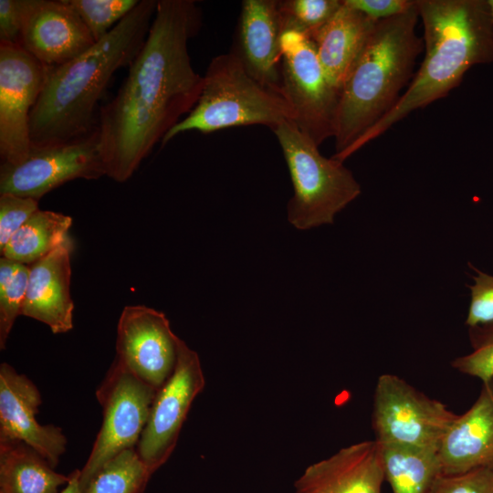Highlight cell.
<instances>
[{
    "instance_id": "1",
    "label": "cell",
    "mask_w": 493,
    "mask_h": 493,
    "mask_svg": "<svg viewBox=\"0 0 493 493\" xmlns=\"http://www.w3.org/2000/svg\"><path fill=\"white\" fill-rule=\"evenodd\" d=\"M193 0H158L149 33L96 131L106 176L129 180L157 142L188 114L204 77L192 66L189 40L201 27Z\"/></svg>"
},
{
    "instance_id": "2",
    "label": "cell",
    "mask_w": 493,
    "mask_h": 493,
    "mask_svg": "<svg viewBox=\"0 0 493 493\" xmlns=\"http://www.w3.org/2000/svg\"><path fill=\"white\" fill-rule=\"evenodd\" d=\"M158 1L141 0L103 38L79 57L48 68L30 114L31 147L75 141L97 126L95 111L113 74L130 66L149 33Z\"/></svg>"
},
{
    "instance_id": "3",
    "label": "cell",
    "mask_w": 493,
    "mask_h": 493,
    "mask_svg": "<svg viewBox=\"0 0 493 493\" xmlns=\"http://www.w3.org/2000/svg\"><path fill=\"white\" fill-rule=\"evenodd\" d=\"M425 58L395 106L340 155L344 162L414 110L457 87L475 65L493 62V24L487 0H417Z\"/></svg>"
},
{
    "instance_id": "4",
    "label": "cell",
    "mask_w": 493,
    "mask_h": 493,
    "mask_svg": "<svg viewBox=\"0 0 493 493\" xmlns=\"http://www.w3.org/2000/svg\"><path fill=\"white\" fill-rule=\"evenodd\" d=\"M417 0L407 12L376 23L340 90L335 153L340 155L385 116L413 76L424 40L415 27Z\"/></svg>"
},
{
    "instance_id": "5",
    "label": "cell",
    "mask_w": 493,
    "mask_h": 493,
    "mask_svg": "<svg viewBox=\"0 0 493 493\" xmlns=\"http://www.w3.org/2000/svg\"><path fill=\"white\" fill-rule=\"evenodd\" d=\"M203 77L197 103L164 136L162 145L190 131L209 133L254 124L273 130L284 121H294L283 94L256 80L231 51L215 57Z\"/></svg>"
},
{
    "instance_id": "6",
    "label": "cell",
    "mask_w": 493,
    "mask_h": 493,
    "mask_svg": "<svg viewBox=\"0 0 493 493\" xmlns=\"http://www.w3.org/2000/svg\"><path fill=\"white\" fill-rule=\"evenodd\" d=\"M293 184L288 220L297 229L330 225L335 215L361 194V185L343 163L327 158L293 121L273 130Z\"/></svg>"
},
{
    "instance_id": "7",
    "label": "cell",
    "mask_w": 493,
    "mask_h": 493,
    "mask_svg": "<svg viewBox=\"0 0 493 493\" xmlns=\"http://www.w3.org/2000/svg\"><path fill=\"white\" fill-rule=\"evenodd\" d=\"M456 415L397 375L384 373L377 379L372 427L381 446L438 451Z\"/></svg>"
},
{
    "instance_id": "8",
    "label": "cell",
    "mask_w": 493,
    "mask_h": 493,
    "mask_svg": "<svg viewBox=\"0 0 493 493\" xmlns=\"http://www.w3.org/2000/svg\"><path fill=\"white\" fill-rule=\"evenodd\" d=\"M156 392L114 359L96 392L103 420L88 460L80 469L82 491L107 463L125 450L136 449Z\"/></svg>"
},
{
    "instance_id": "9",
    "label": "cell",
    "mask_w": 493,
    "mask_h": 493,
    "mask_svg": "<svg viewBox=\"0 0 493 493\" xmlns=\"http://www.w3.org/2000/svg\"><path fill=\"white\" fill-rule=\"evenodd\" d=\"M280 70L281 91L294 112V122L320 146L334 136L340 92L328 80L308 35L284 31Z\"/></svg>"
},
{
    "instance_id": "10",
    "label": "cell",
    "mask_w": 493,
    "mask_h": 493,
    "mask_svg": "<svg viewBox=\"0 0 493 493\" xmlns=\"http://www.w3.org/2000/svg\"><path fill=\"white\" fill-rule=\"evenodd\" d=\"M106 175L96 129L72 142L31 147L17 164L1 163L0 194L39 200L75 179L96 180Z\"/></svg>"
},
{
    "instance_id": "11",
    "label": "cell",
    "mask_w": 493,
    "mask_h": 493,
    "mask_svg": "<svg viewBox=\"0 0 493 493\" xmlns=\"http://www.w3.org/2000/svg\"><path fill=\"white\" fill-rule=\"evenodd\" d=\"M205 379L197 352L179 338L173 372L157 390L136 452L152 475L171 456Z\"/></svg>"
},
{
    "instance_id": "12",
    "label": "cell",
    "mask_w": 493,
    "mask_h": 493,
    "mask_svg": "<svg viewBox=\"0 0 493 493\" xmlns=\"http://www.w3.org/2000/svg\"><path fill=\"white\" fill-rule=\"evenodd\" d=\"M48 67L18 45L0 43L1 163L17 164L31 150L30 114Z\"/></svg>"
},
{
    "instance_id": "13",
    "label": "cell",
    "mask_w": 493,
    "mask_h": 493,
    "mask_svg": "<svg viewBox=\"0 0 493 493\" xmlns=\"http://www.w3.org/2000/svg\"><path fill=\"white\" fill-rule=\"evenodd\" d=\"M178 341L163 312L144 305L126 306L118 321L116 359L158 390L173 372Z\"/></svg>"
},
{
    "instance_id": "14",
    "label": "cell",
    "mask_w": 493,
    "mask_h": 493,
    "mask_svg": "<svg viewBox=\"0 0 493 493\" xmlns=\"http://www.w3.org/2000/svg\"><path fill=\"white\" fill-rule=\"evenodd\" d=\"M95 43L68 0H26L19 46L46 67L62 65Z\"/></svg>"
},
{
    "instance_id": "15",
    "label": "cell",
    "mask_w": 493,
    "mask_h": 493,
    "mask_svg": "<svg viewBox=\"0 0 493 493\" xmlns=\"http://www.w3.org/2000/svg\"><path fill=\"white\" fill-rule=\"evenodd\" d=\"M42 403L37 386L11 365H0V441H21L40 454L52 467L65 453L62 429L42 425L37 419Z\"/></svg>"
},
{
    "instance_id": "16",
    "label": "cell",
    "mask_w": 493,
    "mask_h": 493,
    "mask_svg": "<svg viewBox=\"0 0 493 493\" xmlns=\"http://www.w3.org/2000/svg\"><path fill=\"white\" fill-rule=\"evenodd\" d=\"M284 31L278 0H244L230 50L249 75L281 94V38Z\"/></svg>"
},
{
    "instance_id": "17",
    "label": "cell",
    "mask_w": 493,
    "mask_h": 493,
    "mask_svg": "<svg viewBox=\"0 0 493 493\" xmlns=\"http://www.w3.org/2000/svg\"><path fill=\"white\" fill-rule=\"evenodd\" d=\"M383 481L381 446L368 440L309 466L295 481V493H381Z\"/></svg>"
},
{
    "instance_id": "18",
    "label": "cell",
    "mask_w": 493,
    "mask_h": 493,
    "mask_svg": "<svg viewBox=\"0 0 493 493\" xmlns=\"http://www.w3.org/2000/svg\"><path fill=\"white\" fill-rule=\"evenodd\" d=\"M68 238L47 256L29 265V276L21 315L47 325L55 334L73 328L74 303L70 295V255Z\"/></svg>"
},
{
    "instance_id": "19",
    "label": "cell",
    "mask_w": 493,
    "mask_h": 493,
    "mask_svg": "<svg viewBox=\"0 0 493 493\" xmlns=\"http://www.w3.org/2000/svg\"><path fill=\"white\" fill-rule=\"evenodd\" d=\"M441 474L493 467V380L482 383L471 407L457 414L438 448Z\"/></svg>"
},
{
    "instance_id": "20",
    "label": "cell",
    "mask_w": 493,
    "mask_h": 493,
    "mask_svg": "<svg viewBox=\"0 0 493 493\" xmlns=\"http://www.w3.org/2000/svg\"><path fill=\"white\" fill-rule=\"evenodd\" d=\"M377 22L342 0L331 19L310 37L328 80L339 92Z\"/></svg>"
},
{
    "instance_id": "21",
    "label": "cell",
    "mask_w": 493,
    "mask_h": 493,
    "mask_svg": "<svg viewBox=\"0 0 493 493\" xmlns=\"http://www.w3.org/2000/svg\"><path fill=\"white\" fill-rule=\"evenodd\" d=\"M68 480L28 445L0 441V493H58Z\"/></svg>"
},
{
    "instance_id": "22",
    "label": "cell",
    "mask_w": 493,
    "mask_h": 493,
    "mask_svg": "<svg viewBox=\"0 0 493 493\" xmlns=\"http://www.w3.org/2000/svg\"><path fill=\"white\" fill-rule=\"evenodd\" d=\"M72 225L69 215L38 209L13 235L1 255L31 265L64 244Z\"/></svg>"
},
{
    "instance_id": "23",
    "label": "cell",
    "mask_w": 493,
    "mask_h": 493,
    "mask_svg": "<svg viewBox=\"0 0 493 493\" xmlns=\"http://www.w3.org/2000/svg\"><path fill=\"white\" fill-rule=\"evenodd\" d=\"M380 446L384 480L393 493H427L441 474L438 451Z\"/></svg>"
},
{
    "instance_id": "24",
    "label": "cell",
    "mask_w": 493,
    "mask_h": 493,
    "mask_svg": "<svg viewBox=\"0 0 493 493\" xmlns=\"http://www.w3.org/2000/svg\"><path fill=\"white\" fill-rule=\"evenodd\" d=\"M152 476L136 449H128L107 463L83 493H143Z\"/></svg>"
},
{
    "instance_id": "25",
    "label": "cell",
    "mask_w": 493,
    "mask_h": 493,
    "mask_svg": "<svg viewBox=\"0 0 493 493\" xmlns=\"http://www.w3.org/2000/svg\"><path fill=\"white\" fill-rule=\"evenodd\" d=\"M30 267L6 257L0 259V349L5 344L16 319L21 315Z\"/></svg>"
},
{
    "instance_id": "26",
    "label": "cell",
    "mask_w": 493,
    "mask_h": 493,
    "mask_svg": "<svg viewBox=\"0 0 493 493\" xmlns=\"http://www.w3.org/2000/svg\"><path fill=\"white\" fill-rule=\"evenodd\" d=\"M341 5L342 0H278L285 30H297L309 37L331 19Z\"/></svg>"
},
{
    "instance_id": "27",
    "label": "cell",
    "mask_w": 493,
    "mask_h": 493,
    "mask_svg": "<svg viewBox=\"0 0 493 493\" xmlns=\"http://www.w3.org/2000/svg\"><path fill=\"white\" fill-rule=\"evenodd\" d=\"M139 2L138 0H68L95 42L108 35Z\"/></svg>"
},
{
    "instance_id": "28",
    "label": "cell",
    "mask_w": 493,
    "mask_h": 493,
    "mask_svg": "<svg viewBox=\"0 0 493 493\" xmlns=\"http://www.w3.org/2000/svg\"><path fill=\"white\" fill-rule=\"evenodd\" d=\"M472 351L456 358L451 365L457 372L479 379L493 380V322L468 328Z\"/></svg>"
},
{
    "instance_id": "29",
    "label": "cell",
    "mask_w": 493,
    "mask_h": 493,
    "mask_svg": "<svg viewBox=\"0 0 493 493\" xmlns=\"http://www.w3.org/2000/svg\"><path fill=\"white\" fill-rule=\"evenodd\" d=\"M427 493H493V467L452 475L439 474Z\"/></svg>"
},
{
    "instance_id": "30",
    "label": "cell",
    "mask_w": 493,
    "mask_h": 493,
    "mask_svg": "<svg viewBox=\"0 0 493 493\" xmlns=\"http://www.w3.org/2000/svg\"><path fill=\"white\" fill-rule=\"evenodd\" d=\"M38 208V200L0 194V252L13 235Z\"/></svg>"
},
{
    "instance_id": "31",
    "label": "cell",
    "mask_w": 493,
    "mask_h": 493,
    "mask_svg": "<svg viewBox=\"0 0 493 493\" xmlns=\"http://www.w3.org/2000/svg\"><path fill=\"white\" fill-rule=\"evenodd\" d=\"M476 272L471 278L473 283L467 285L470 302L466 319L468 328L493 322V275L474 267Z\"/></svg>"
},
{
    "instance_id": "32",
    "label": "cell",
    "mask_w": 493,
    "mask_h": 493,
    "mask_svg": "<svg viewBox=\"0 0 493 493\" xmlns=\"http://www.w3.org/2000/svg\"><path fill=\"white\" fill-rule=\"evenodd\" d=\"M26 0H0V43L18 45Z\"/></svg>"
},
{
    "instance_id": "33",
    "label": "cell",
    "mask_w": 493,
    "mask_h": 493,
    "mask_svg": "<svg viewBox=\"0 0 493 493\" xmlns=\"http://www.w3.org/2000/svg\"><path fill=\"white\" fill-rule=\"evenodd\" d=\"M351 7L370 18L380 21L410 10L416 0H345Z\"/></svg>"
},
{
    "instance_id": "34",
    "label": "cell",
    "mask_w": 493,
    "mask_h": 493,
    "mask_svg": "<svg viewBox=\"0 0 493 493\" xmlns=\"http://www.w3.org/2000/svg\"><path fill=\"white\" fill-rule=\"evenodd\" d=\"M80 469H75L69 474V480L59 493H83L79 484Z\"/></svg>"
},
{
    "instance_id": "35",
    "label": "cell",
    "mask_w": 493,
    "mask_h": 493,
    "mask_svg": "<svg viewBox=\"0 0 493 493\" xmlns=\"http://www.w3.org/2000/svg\"><path fill=\"white\" fill-rule=\"evenodd\" d=\"M487 3H488V11H489V16H490V18H491V22L493 24V0H487Z\"/></svg>"
}]
</instances>
